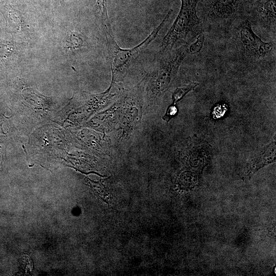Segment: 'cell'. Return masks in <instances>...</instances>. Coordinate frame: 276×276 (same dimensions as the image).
Instances as JSON below:
<instances>
[{"label":"cell","instance_id":"6da1fadb","mask_svg":"<svg viewBox=\"0 0 276 276\" xmlns=\"http://www.w3.org/2000/svg\"><path fill=\"white\" fill-rule=\"evenodd\" d=\"M232 39L238 59L245 64H269L275 61V41L266 42L253 31L249 19L232 25Z\"/></svg>","mask_w":276,"mask_h":276},{"label":"cell","instance_id":"7a4b0ae2","mask_svg":"<svg viewBox=\"0 0 276 276\" xmlns=\"http://www.w3.org/2000/svg\"><path fill=\"white\" fill-rule=\"evenodd\" d=\"M172 11L173 10L170 9L161 22L154 29L149 35L134 47L129 49L121 48L116 41L113 34H105L111 68L112 82H118L123 78L136 59L156 38L160 31L169 20Z\"/></svg>","mask_w":276,"mask_h":276},{"label":"cell","instance_id":"3957f363","mask_svg":"<svg viewBox=\"0 0 276 276\" xmlns=\"http://www.w3.org/2000/svg\"><path fill=\"white\" fill-rule=\"evenodd\" d=\"M188 43L161 52L158 60L148 76V94L154 98L166 92L173 82L183 61L189 54Z\"/></svg>","mask_w":276,"mask_h":276},{"label":"cell","instance_id":"277c9868","mask_svg":"<svg viewBox=\"0 0 276 276\" xmlns=\"http://www.w3.org/2000/svg\"><path fill=\"white\" fill-rule=\"evenodd\" d=\"M198 1L181 0L179 13L162 41L161 52L172 49L178 42H186L202 32V22L196 11Z\"/></svg>","mask_w":276,"mask_h":276},{"label":"cell","instance_id":"5b68a950","mask_svg":"<svg viewBox=\"0 0 276 276\" xmlns=\"http://www.w3.org/2000/svg\"><path fill=\"white\" fill-rule=\"evenodd\" d=\"M239 0H207L205 22L217 28L232 26L236 20Z\"/></svg>","mask_w":276,"mask_h":276},{"label":"cell","instance_id":"8992f818","mask_svg":"<svg viewBox=\"0 0 276 276\" xmlns=\"http://www.w3.org/2000/svg\"><path fill=\"white\" fill-rule=\"evenodd\" d=\"M252 18L249 19L252 24H255L266 30L275 33L276 16L275 0H265L257 8Z\"/></svg>","mask_w":276,"mask_h":276},{"label":"cell","instance_id":"52a82bcc","mask_svg":"<svg viewBox=\"0 0 276 276\" xmlns=\"http://www.w3.org/2000/svg\"><path fill=\"white\" fill-rule=\"evenodd\" d=\"M275 160V142L273 141L263 147L248 163L243 172L244 178H249L259 169Z\"/></svg>","mask_w":276,"mask_h":276},{"label":"cell","instance_id":"ba28073f","mask_svg":"<svg viewBox=\"0 0 276 276\" xmlns=\"http://www.w3.org/2000/svg\"><path fill=\"white\" fill-rule=\"evenodd\" d=\"M85 45L82 35L78 32L72 31L66 36L64 47L71 51H75L85 47Z\"/></svg>","mask_w":276,"mask_h":276},{"label":"cell","instance_id":"9c48e42d","mask_svg":"<svg viewBox=\"0 0 276 276\" xmlns=\"http://www.w3.org/2000/svg\"><path fill=\"white\" fill-rule=\"evenodd\" d=\"M198 85V82H191L187 85L176 88L172 95L173 104L181 100L189 92L194 89Z\"/></svg>","mask_w":276,"mask_h":276},{"label":"cell","instance_id":"30bf717a","mask_svg":"<svg viewBox=\"0 0 276 276\" xmlns=\"http://www.w3.org/2000/svg\"><path fill=\"white\" fill-rule=\"evenodd\" d=\"M107 0H97L95 5L96 13L100 21L105 22L109 20L107 9Z\"/></svg>","mask_w":276,"mask_h":276},{"label":"cell","instance_id":"8fae6325","mask_svg":"<svg viewBox=\"0 0 276 276\" xmlns=\"http://www.w3.org/2000/svg\"><path fill=\"white\" fill-rule=\"evenodd\" d=\"M195 40L191 44H188V52L191 54L199 53L202 50L204 41V35L203 32L199 33Z\"/></svg>","mask_w":276,"mask_h":276},{"label":"cell","instance_id":"7c38bea8","mask_svg":"<svg viewBox=\"0 0 276 276\" xmlns=\"http://www.w3.org/2000/svg\"><path fill=\"white\" fill-rule=\"evenodd\" d=\"M177 111L176 107L173 104L169 106L167 109L163 119L168 122L173 116H174Z\"/></svg>","mask_w":276,"mask_h":276},{"label":"cell","instance_id":"4fadbf2b","mask_svg":"<svg viewBox=\"0 0 276 276\" xmlns=\"http://www.w3.org/2000/svg\"><path fill=\"white\" fill-rule=\"evenodd\" d=\"M61 5H62L64 3V0H59Z\"/></svg>","mask_w":276,"mask_h":276}]
</instances>
